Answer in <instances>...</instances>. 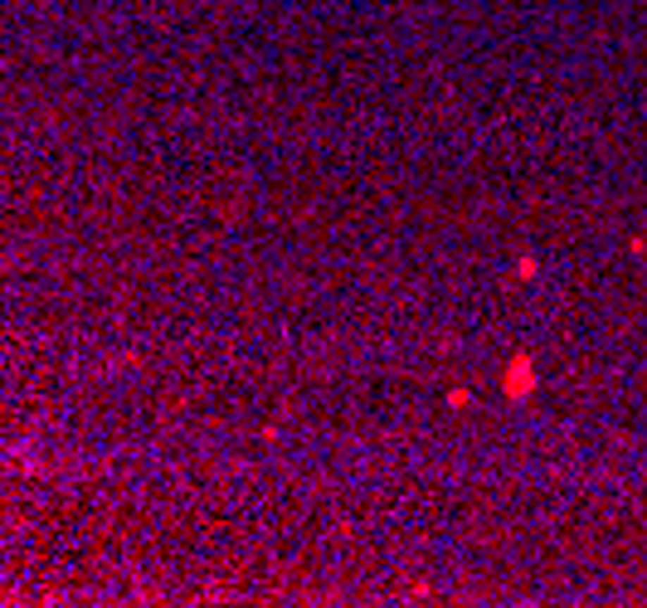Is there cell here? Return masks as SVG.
<instances>
[{"mask_svg": "<svg viewBox=\"0 0 647 608\" xmlns=\"http://www.w3.org/2000/svg\"><path fill=\"white\" fill-rule=\"evenodd\" d=\"M531 390V370H526V360H516V370H511V395H526Z\"/></svg>", "mask_w": 647, "mask_h": 608, "instance_id": "1", "label": "cell"}]
</instances>
